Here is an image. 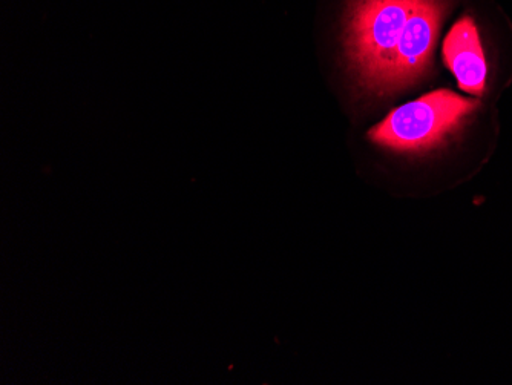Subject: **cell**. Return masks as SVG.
Wrapping results in <instances>:
<instances>
[{
    "mask_svg": "<svg viewBox=\"0 0 512 385\" xmlns=\"http://www.w3.org/2000/svg\"><path fill=\"white\" fill-rule=\"evenodd\" d=\"M417 0H352L348 11V57L362 85L393 91L396 50Z\"/></svg>",
    "mask_w": 512,
    "mask_h": 385,
    "instance_id": "obj_1",
    "label": "cell"
},
{
    "mask_svg": "<svg viewBox=\"0 0 512 385\" xmlns=\"http://www.w3.org/2000/svg\"><path fill=\"white\" fill-rule=\"evenodd\" d=\"M444 60L462 91L473 96L485 91L488 66L473 17H462L451 28L444 42Z\"/></svg>",
    "mask_w": 512,
    "mask_h": 385,
    "instance_id": "obj_4",
    "label": "cell"
},
{
    "mask_svg": "<svg viewBox=\"0 0 512 385\" xmlns=\"http://www.w3.org/2000/svg\"><path fill=\"white\" fill-rule=\"evenodd\" d=\"M442 16L444 0H417L396 50L393 91L411 85L428 70Z\"/></svg>",
    "mask_w": 512,
    "mask_h": 385,
    "instance_id": "obj_3",
    "label": "cell"
},
{
    "mask_svg": "<svg viewBox=\"0 0 512 385\" xmlns=\"http://www.w3.org/2000/svg\"><path fill=\"white\" fill-rule=\"evenodd\" d=\"M479 103L440 89L394 109L371 129L370 139L394 151L417 152L434 148L453 134L476 111Z\"/></svg>",
    "mask_w": 512,
    "mask_h": 385,
    "instance_id": "obj_2",
    "label": "cell"
}]
</instances>
